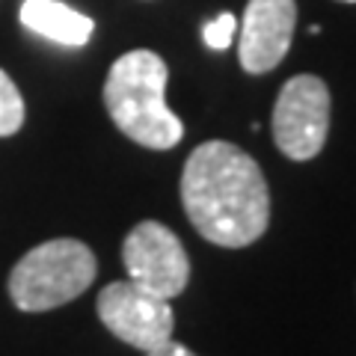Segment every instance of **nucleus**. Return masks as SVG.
<instances>
[{"instance_id": "1", "label": "nucleus", "mask_w": 356, "mask_h": 356, "mask_svg": "<svg viewBox=\"0 0 356 356\" xmlns=\"http://www.w3.org/2000/svg\"><path fill=\"white\" fill-rule=\"evenodd\" d=\"M181 205L199 235L229 250L250 247L270 222L261 166L226 140H208L191 152L181 172Z\"/></svg>"}, {"instance_id": "2", "label": "nucleus", "mask_w": 356, "mask_h": 356, "mask_svg": "<svg viewBox=\"0 0 356 356\" xmlns=\"http://www.w3.org/2000/svg\"><path fill=\"white\" fill-rule=\"evenodd\" d=\"M170 69L154 51H128L110 65L104 104L113 125L146 149L166 152L181 143L184 125L166 104Z\"/></svg>"}, {"instance_id": "3", "label": "nucleus", "mask_w": 356, "mask_h": 356, "mask_svg": "<svg viewBox=\"0 0 356 356\" xmlns=\"http://www.w3.org/2000/svg\"><path fill=\"white\" fill-rule=\"evenodd\" d=\"M98 261L83 241L54 238L33 247L9 273V297L21 312H48L72 303L95 282Z\"/></svg>"}, {"instance_id": "4", "label": "nucleus", "mask_w": 356, "mask_h": 356, "mask_svg": "<svg viewBox=\"0 0 356 356\" xmlns=\"http://www.w3.org/2000/svg\"><path fill=\"white\" fill-rule=\"evenodd\" d=\"M330 131V89L315 74L291 77L273 107V140L291 161L321 154Z\"/></svg>"}, {"instance_id": "5", "label": "nucleus", "mask_w": 356, "mask_h": 356, "mask_svg": "<svg viewBox=\"0 0 356 356\" xmlns=\"http://www.w3.org/2000/svg\"><path fill=\"white\" fill-rule=\"evenodd\" d=\"M122 261L134 285L163 300L178 297L191 280V259L181 241L158 220H143L128 232L122 243Z\"/></svg>"}, {"instance_id": "6", "label": "nucleus", "mask_w": 356, "mask_h": 356, "mask_svg": "<svg viewBox=\"0 0 356 356\" xmlns=\"http://www.w3.org/2000/svg\"><path fill=\"white\" fill-rule=\"evenodd\" d=\"M95 309H98L102 324L116 339H122L125 344H131V348H137L143 353L158 350L161 344L172 339L175 315H172L170 300L143 291L131 280L110 282L98 294Z\"/></svg>"}, {"instance_id": "7", "label": "nucleus", "mask_w": 356, "mask_h": 356, "mask_svg": "<svg viewBox=\"0 0 356 356\" xmlns=\"http://www.w3.org/2000/svg\"><path fill=\"white\" fill-rule=\"evenodd\" d=\"M297 27L294 0H250L241 24L238 57L243 72L267 74L285 60Z\"/></svg>"}, {"instance_id": "8", "label": "nucleus", "mask_w": 356, "mask_h": 356, "mask_svg": "<svg viewBox=\"0 0 356 356\" xmlns=\"http://www.w3.org/2000/svg\"><path fill=\"white\" fill-rule=\"evenodd\" d=\"M21 24L39 36L65 44V48H83L92 39V18L60 0H24L21 3Z\"/></svg>"}, {"instance_id": "9", "label": "nucleus", "mask_w": 356, "mask_h": 356, "mask_svg": "<svg viewBox=\"0 0 356 356\" xmlns=\"http://www.w3.org/2000/svg\"><path fill=\"white\" fill-rule=\"evenodd\" d=\"M24 125V98L3 69H0V137H13Z\"/></svg>"}, {"instance_id": "10", "label": "nucleus", "mask_w": 356, "mask_h": 356, "mask_svg": "<svg viewBox=\"0 0 356 356\" xmlns=\"http://www.w3.org/2000/svg\"><path fill=\"white\" fill-rule=\"evenodd\" d=\"M235 33H238V21L232 13H220L217 18H211L208 24L202 27V39L211 51H226L232 39H235Z\"/></svg>"}, {"instance_id": "11", "label": "nucleus", "mask_w": 356, "mask_h": 356, "mask_svg": "<svg viewBox=\"0 0 356 356\" xmlns=\"http://www.w3.org/2000/svg\"><path fill=\"white\" fill-rule=\"evenodd\" d=\"M146 356H196L193 350H187L184 348V344H178V341H166V344H161V348L158 350H149Z\"/></svg>"}, {"instance_id": "12", "label": "nucleus", "mask_w": 356, "mask_h": 356, "mask_svg": "<svg viewBox=\"0 0 356 356\" xmlns=\"http://www.w3.org/2000/svg\"><path fill=\"white\" fill-rule=\"evenodd\" d=\"M341 3H356V0H341Z\"/></svg>"}]
</instances>
